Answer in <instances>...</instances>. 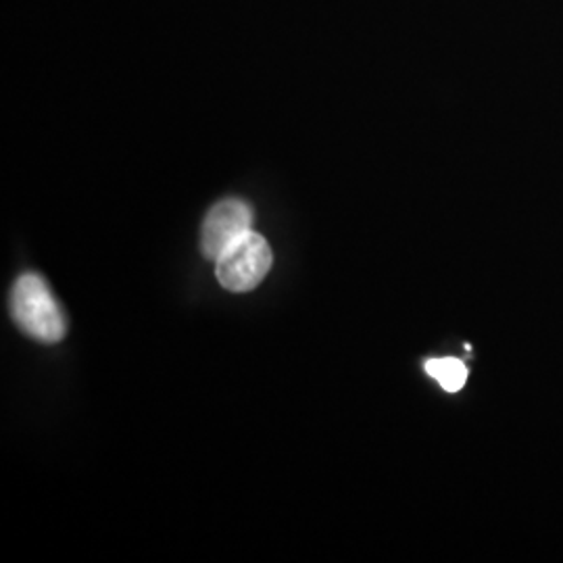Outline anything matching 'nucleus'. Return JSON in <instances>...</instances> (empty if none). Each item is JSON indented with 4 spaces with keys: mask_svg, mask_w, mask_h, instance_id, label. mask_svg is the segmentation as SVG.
<instances>
[{
    "mask_svg": "<svg viewBox=\"0 0 563 563\" xmlns=\"http://www.w3.org/2000/svg\"><path fill=\"white\" fill-rule=\"evenodd\" d=\"M11 313L34 341L55 344L65 336V316L48 284L36 274H23L11 292Z\"/></svg>",
    "mask_w": 563,
    "mask_h": 563,
    "instance_id": "nucleus-1",
    "label": "nucleus"
},
{
    "mask_svg": "<svg viewBox=\"0 0 563 563\" xmlns=\"http://www.w3.org/2000/svg\"><path fill=\"white\" fill-rule=\"evenodd\" d=\"M218 280L230 292H249L262 284L272 269L274 255L267 241L257 232L244 234L218 260Z\"/></svg>",
    "mask_w": 563,
    "mask_h": 563,
    "instance_id": "nucleus-2",
    "label": "nucleus"
},
{
    "mask_svg": "<svg viewBox=\"0 0 563 563\" xmlns=\"http://www.w3.org/2000/svg\"><path fill=\"white\" fill-rule=\"evenodd\" d=\"M253 230V211L239 199L218 202L205 218L201 232L202 257L218 262L223 253Z\"/></svg>",
    "mask_w": 563,
    "mask_h": 563,
    "instance_id": "nucleus-3",
    "label": "nucleus"
},
{
    "mask_svg": "<svg viewBox=\"0 0 563 563\" xmlns=\"http://www.w3.org/2000/svg\"><path fill=\"white\" fill-rule=\"evenodd\" d=\"M426 374L432 376L437 383L443 386L446 393H457L467 380V367L462 360L443 357V360H430L426 363Z\"/></svg>",
    "mask_w": 563,
    "mask_h": 563,
    "instance_id": "nucleus-4",
    "label": "nucleus"
}]
</instances>
